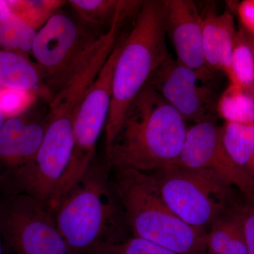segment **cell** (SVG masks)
<instances>
[{
    "instance_id": "obj_3",
    "label": "cell",
    "mask_w": 254,
    "mask_h": 254,
    "mask_svg": "<svg viewBox=\"0 0 254 254\" xmlns=\"http://www.w3.org/2000/svg\"><path fill=\"white\" fill-rule=\"evenodd\" d=\"M163 0L142 1L129 33L125 34L115 65L105 125V154L120 131L127 110L169 54Z\"/></svg>"
},
{
    "instance_id": "obj_4",
    "label": "cell",
    "mask_w": 254,
    "mask_h": 254,
    "mask_svg": "<svg viewBox=\"0 0 254 254\" xmlns=\"http://www.w3.org/2000/svg\"><path fill=\"white\" fill-rule=\"evenodd\" d=\"M111 180L133 236L177 254H205L207 232L187 225L167 205L152 173L113 170Z\"/></svg>"
},
{
    "instance_id": "obj_12",
    "label": "cell",
    "mask_w": 254,
    "mask_h": 254,
    "mask_svg": "<svg viewBox=\"0 0 254 254\" xmlns=\"http://www.w3.org/2000/svg\"><path fill=\"white\" fill-rule=\"evenodd\" d=\"M46 129V118L21 115L6 119L0 129V175L31 162L41 147Z\"/></svg>"
},
{
    "instance_id": "obj_10",
    "label": "cell",
    "mask_w": 254,
    "mask_h": 254,
    "mask_svg": "<svg viewBox=\"0 0 254 254\" xmlns=\"http://www.w3.org/2000/svg\"><path fill=\"white\" fill-rule=\"evenodd\" d=\"M174 165L210 170L238 190L245 200L254 202V183L229 155L221 127L215 120L188 127L183 149Z\"/></svg>"
},
{
    "instance_id": "obj_24",
    "label": "cell",
    "mask_w": 254,
    "mask_h": 254,
    "mask_svg": "<svg viewBox=\"0 0 254 254\" xmlns=\"http://www.w3.org/2000/svg\"><path fill=\"white\" fill-rule=\"evenodd\" d=\"M249 254H254V202L245 200L237 206Z\"/></svg>"
},
{
    "instance_id": "obj_22",
    "label": "cell",
    "mask_w": 254,
    "mask_h": 254,
    "mask_svg": "<svg viewBox=\"0 0 254 254\" xmlns=\"http://www.w3.org/2000/svg\"><path fill=\"white\" fill-rule=\"evenodd\" d=\"M91 254H177L150 241L131 235L105 244Z\"/></svg>"
},
{
    "instance_id": "obj_23",
    "label": "cell",
    "mask_w": 254,
    "mask_h": 254,
    "mask_svg": "<svg viewBox=\"0 0 254 254\" xmlns=\"http://www.w3.org/2000/svg\"><path fill=\"white\" fill-rule=\"evenodd\" d=\"M34 91H22L17 90H0V105L6 119L22 115L24 110L33 103Z\"/></svg>"
},
{
    "instance_id": "obj_15",
    "label": "cell",
    "mask_w": 254,
    "mask_h": 254,
    "mask_svg": "<svg viewBox=\"0 0 254 254\" xmlns=\"http://www.w3.org/2000/svg\"><path fill=\"white\" fill-rule=\"evenodd\" d=\"M205 254H249L237 207L207 232Z\"/></svg>"
},
{
    "instance_id": "obj_16",
    "label": "cell",
    "mask_w": 254,
    "mask_h": 254,
    "mask_svg": "<svg viewBox=\"0 0 254 254\" xmlns=\"http://www.w3.org/2000/svg\"><path fill=\"white\" fill-rule=\"evenodd\" d=\"M221 130L229 155L254 183V125L225 123Z\"/></svg>"
},
{
    "instance_id": "obj_17",
    "label": "cell",
    "mask_w": 254,
    "mask_h": 254,
    "mask_svg": "<svg viewBox=\"0 0 254 254\" xmlns=\"http://www.w3.org/2000/svg\"><path fill=\"white\" fill-rule=\"evenodd\" d=\"M217 113L225 123L254 125V90L230 83L218 98Z\"/></svg>"
},
{
    "instance_id": "obj_6",
    "label": "cell",
    "mask_w": 254,
    "mask_h": 254,
    "mask_svg": "<svg viewBox=\"0 0 254 254\" xmlns=\"http://www.w3.org/2000/svg\"><path fill=\"white\" fill-rule=\"evenodd\" d=\"M125 36H120L82 103L73 127L72 153L48 207L54 213L62 200L88 171L95 162V148L109 115L115 65Z\"/></svg>"
},
{
    "instance_id": "obj_5",
    "label": "cell",
    "mask_w": 254,
    "mask_h": 254,
    "mask_svg": "<svg viewBox=\"0 0 254 254\" xmlns=\"http://www.w3.org/2000/svg\"><path fill=\"white\" fill-rule=\"evenodd\" d=\"M152 174L167 205L194 228L208 232L239 204L236 190L210 170L173 165Z\"/></svg>"
},
{
    "instance_id": "obj_27",
    "label": "cell",
    "mask_w": 254,
    "mask_h": 254,
    "mask_svg": "<svg viewBox=\"0 0 254 254\" xmlns=\"http://www.w3.org/2000/svg\"><path fill=\"white\" fill-rule=\"evenodd\" d=\"M0 254H5L4 242H3L2 232H1V223H0Z\"/></svg>"
},
{
    "instance_id": "obj_8",
    "label": "cell",
    "mask_w": 254,
    "mask_h": 254,
    "mask_svg": "<svg viewBox=\"0 0 254 254\" xmlns=\"http://www.w3.org/2000/svg\"><path fill=\"white\" fill-rule=\"evenodd\" d=\"M214 73L208 68L188 67L169 55L147 84L158 92L186 123L194 125L215 120L218 99L211 84Z\"/></svg>"
},
{
    "instance_id": "obj_14",
    "label": "cell",
    "mask_w": 254,
    "mask_h": 254,
    "mask_svg": "<svg viewBox=\"0 0 254 254\" xmlns=\"http://www.w3.org/2000/svg\"><path fill=\"white\" fill-rule=\"evenodd\" d=\"M43 83L37 64L27 55L0 50V87L4 89L35 91Z\"/></svg>"
},
{
    "instance_id": "obj_13",
    "label": "cell",
    "mask_w": 254,
    "mask_h": 254,
    "mask_svg": "<svg viewBox=\"0 0 254 254\" xmlns=\"http://www.w3.org/2000/svg\"><path fill=\"white\" fill-rule=\"evenodd\" d=\"M203 51L207 67L228 77L237 31L231 13L208 11L203 16Z\"/></svg>"
},
{
    "instance_id": "obj_11",
    "label": "cell",
    "mask_w": 254,
    "mask_h": 254,
    "mask_svg": "<svg viewBox=\"0 0 254 254\" xmlns=\"http://www.w3.org/2000/svg\"><path fill=\"white\" fill-rule=\"evenodd\" d=\"M165 30L177 60L195 70L208 68L203 51V18L191 0H163Z\"/></svg>"
},
{
    "instance_id": "obj_2",
    "label": "cell",
    "mask_w": 254,
    "mask_h": 254,
    "mask_svg": "<svg viewBox=\"0 0 254 254\" xmlns=\"http://www.w3.org/2000/svg\"><path fill=\"white\" fill-rule=\"evenodd\" d=\"M105 163H93L55 210V221L74 254H91L100 246L123 240L127 227Z\"/></svg>"
},
{
    "instance_id": "obj_19",
    "label": "cell",
    "mask_w": 254,
    "mask_h": 254,
    "mask_svg": "<svg viewBox=\"0 0 254 254\" xmlns=\"http://www.w3.org/2000/svg\"><path fill=\"white\" fill-rule=\"evenodd\" d=\"M230 83L254 90V53L244 30L237 31L232 53Z\"/></svg>"
},
{
    "instance_id": "obj_1",
    "label": "cell",
    "mask_w": 254,
    "mask_h": 254,
    "mask_svg": "<svg viewBox=\"0 0 254 254\" xmlns=\"http://www.w3.org/2000/svg\"><path fill=\"white\" fill-rule=\"evenodd\" d=\"M186 122L149 85L142 89L127 110L113 144L105 155L110 170L154 173L173 165L181 154Z\"/></svg>"
},
{
    "instance_id": "obj_18",
    "label": "cell",
    "mask_w": 254,
    "mask_h": 254,
    "mask_svg": "<svg viewBox=\"0 0 254 254\" xmlns=\"http://www.w3.org/2000/svg\"><path fill=\"white\" fill-rule=\"evenodd\" d=\"M38 31L17 15L0 18V50L26 55L31 53Z\"/></svg>"
},
{
    "instance_id": "obj_25",
    "label": "cell",
    "mask_w": 254,
    "mask_h": 254,
    "mask_svg": "<svg viewBox=\"0 0 254 254\" xmlns=\"http://www.w3.org/2000/svg\"><path fill=\"white\" fill-rule=\"evenodd\" d=\"M237 11L242 30L254 38V0L242 1L237 6Z\"/></svg>"
},
{
    "instance_id": "obj_9",
    "label": "cell",
    "mask_w": 254,
    "mask_h": 254,
    "mask_svg": "<svg viewBox=\"0 0 254 254\" xmlns=\"http://www.w3.org/2000/svg\"><path fill=\"white\" fill-rule=\"evenodd\" d=\"M96 38L88 36L74 19L60 11L38 30L31 54L48 91L56 93Z\"/></svg>"
},
{
    "instance_id": "obj_28",
    "label": "cell",
    "mask_w": 254,
    "mask_h": 254,
    "mask_svg": "<svg viewBox=\"0 0 254 254\" xmlns=\"http://www.w3.org/2000/svg\"><path fill=\"white\" fill-rule=\"evenodd\" d=\"M6 120V119L5 118L4 113H3L2 109H1V105H0V129H1Z\"/></svg>"
},
{
    "instance_id": "obj_20",
    "label": "cell",
    "mask_w": 254,
    "mask_h": 254,
    "mask_svg": "<svg viewBox=\"0 0 254 254\" xmlns=\"http://www.w3.org/2000/svg\"><path fill=\"white\" fill-rule=\"evenodd\" d=\"M68 2L85 22L110 26L125 0H70Z\"/></svg>"
},
{
    "instance_id": "obj_26",
    "label": "cell",
    "mask_w": 254,
    "mask_h": 254,
    "mask_svg": "<svg viewBox=\"0 0 254 254\" xmlns=\"http://www.w3.org/2000/svg\"><path fill=\"white\" fill-rule=\"evenodd\" d=\"M11 4L10 1H4V0H0V18L6 16V15L11 14Z\"/></svg>"
},
{
    "instance_id": "obj_21",
    "label": "cell",
    "mask_w": 254,
    "mask_h": 254,
    "mask_svg": "<svg viewBox=\"0 0 254 254\" xmlns=\"http://www.w3.org/2000/svg\"><path fill=\"white\" fill-rule=\"evenodd\" d=\"M66 1L61 0H21L10 1L11 13L29 23L37 31L59 11Z\"/></svg>"
},
{
    "instance_id": "obj_29",
    "label": "cell",
    "mask_w": 254,
    "mask_h": 254,
    "mask_svg": "<svg viewBox=\"0 0 254 254\" xmlns=\"http://www.w3.org/2000/svg\"><path fill=\"white\" fill-rule=\"evenodd\" d=\"M247 36H248L249 41H250L251 46H252V50H253L254 53V38H253V37L250 36V35L248 34H247Z\"/></svg>"
},
{
    "instance_id": "obj_7",
    "label": "cell",
    "mask_w": 254,
    "mask_h": 254,
    "mask_svg": "<svg viewBox=\"0 0 254 254\" xmlns=\"http://www.w3.org/2000/svg\"><path fill=\"white\" fill-rule=\"evenodd\" d=\"M5 254H74L44 203L25 194L0 198Z\"/></svg>"
}]
</instances>
